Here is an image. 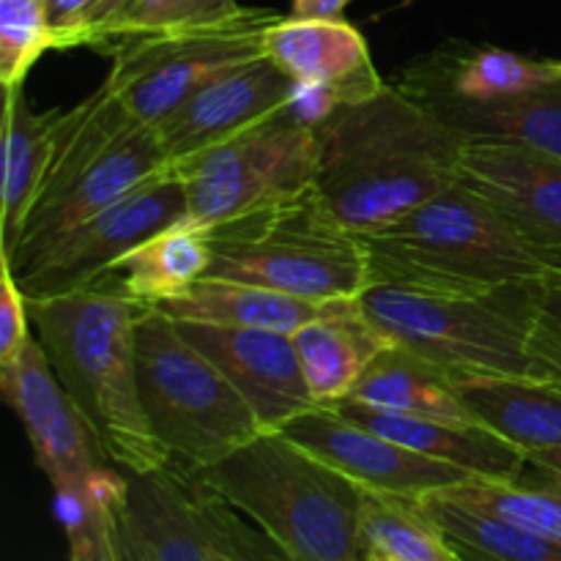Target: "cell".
<instances>
[{
	"mask_svg": "<svg viewBox=\"0 0 561 561\" xmlns=\"http://www.w3.org/2000/svg\"><path fill=\"white\" fill-rule=\"evenodd\" d=\"M316 192L332 217L367 239L460 181L466 137L387 82L318 126Z\"/></svg>",
	"mask_w": 561,
	"mask_h": 561,
	"instance_id": "1",
	"label": "cell"
},
{
	"mask_svg": "<svg viewBox=\"0 0 561 561\" xmlns=\"http://www.w3.org/2000/svg\"><path fill=\"white\" fill-rule=\"evenodd\" d=\"M36 337L110 463L126 474H151L173 463L153 436L137 378V323L151 307L113 283L27 299Z\"/></svg>",
	"mask_w": 561,
	"mask_h": 561,
	"instance_id": "2",
	"label": "cell"
},
{
	"mask_svg": "<svg viewBox=\"0 0 561 561\" xmlns=\"http://www.w3.org/2000/svg\"><path fill=\"white\" fill-rule=\"evenodd\" d=\"M192 474L233 513L247 515L285 561H367L365 488L283 431H263Z\"/></svg>",
	"mask_w": 561,
	"mask_h": 561,
	"instance_id": "3",
	"label": "cell"
},
{
	"mask_svg": "<svg viewBox=\"0 0 561 561\" xmlns=\"http://www.w3.org/2000/svg\"><path fill=\"white\" fill-rule=\"evenodd\" d=\"M540 288L542 283H524L488 294H447L376 283L359 299L389 343L453 376L561 381L559 367L531 337Z\"/></svg>",
	"mask_w": 561,
	"mask_h": 561,
	"instance_id": "4",
	"label": "cell"
},
{
	"mask_svg": "<svg viewBox=\"0 0 561 561\" xmlns=\"http://www.w3.org/2000/svg\"><path fill=\"white\" fill-rule=\"evenodd\" d=\"M362 241L370 285L488 294L551 277L546 257L463 181Z\"/></svg>",
	"mask_w": 561,
	"mask_h": 561,
	"instance_id": "5",
	"label": "cell"
},
{
	"mask_svg": "<svg viewBox=\"0 0 561 561\" xmlns=\"http://www.w3.org/2000/svg\"><path fill=\"white\" fill-rule=\"evenodd\" d=\"M162 170H168V157L157 129L131 115L102 82L64 113L36 201L14 250L0 257L14 263L31 255Z\"/></svg>",
	"mask_w": 561,
	"mask_h": 561,
	"instance_id": "6",
	"label": "cell"
},
{
	"mask_svg": "<svg viewBox=\"0 0 561 561\" xmlns=\"http://www.w3.org/2000/svg\"><path fill=\"white\" fill-rule=\"evenodd\" d=\"M208 277L263 285L310 301L362 296L373 283L365 241L343 228L316 186L208 228Z\"/></svg>",
	"mask_w": 561,
	"mask_h": 561,
	"instance_id": "7",
	"label": "cell"
},
{
	"mask_svg": "<svg viewBox=\"0 0 561 561\" xmlns=\"http://www.w3.org/2000/svg\"><path fill=\"white\" fill-rule=\"evenodd\" d=\"M137 378L148 425L181 469H208L266 431L162 310L137 323Z\"/></svg>",
	"mask_w": 561,
	"mask_h": 561,
	"instance_id": "8",
	"label": "cell"
},
{
	"mask_svg": "<svg viewBox=\"0 0 561 561\" xmlns=\"http://www.w3.org/2000/svg\"><path fill=\"white\" fill-rule=\"evenodd\" d=\"M279 16L274 9L241 5L217 22L126 36L107 49L104 85L142 124L157 126L214 77L263 58V33Z\"/></svg>",
	"mask_w": 561,
	"mask_h": 561,
	"instance_id": "9",
	"label": "cell"
},
{
	"mask_svg": "<svg viewBox=\"0 0 561 561\" xmlns=\"http://www.w3.org/2000/svg\"><path fill=\"white\" fill-rule=\"evenodd\" d=\"M318 162V131L299 124L285 104L261 124L168 170L184 181L186 219L214 228L312 190Z\"/></svg>",
	"mask_w": 561,
	"mask_h": 561,
	"instance_id": "10",
	"label": "cell"
},
{
	"mask_svg": "<svg viewBox=\"0 0 561 561\" xmlns=\"http://www.w3.org/2000/svg\"><path fill=\"white\" fill-rule=\"evenodd\" d=\"M186 217L184 181L170 170L135 186L85 222L55 236L31 255L11 263L27 299L71 294L102 283L121 257L159 230Z\"/></svg>",
	"mask_w": 561,
	"mask_h": 561,
	"instance_id": "11",
	"label": "cell"
},
{
	"mask_svg": "<svg viewBox=\"0 0 561 561\" xmlns=\"http://www.w3.org/2000/svg\"><path fill=\"white\" fill-rule=\"evenodd\" d=\"M279 431L367 491L422 499L474 480L458 466L427 458L345 420L334 405H316Z\"/></svg>",
	"mask_w": 561,
	"mask_h": 561,
	"instance_id": "12",
	"label": "cell"
},
{
	"mask_svg": "<svg viewBox=\"0 0 561 561\" xmlns=\"http://www.w3.org/2000/svg\"><path fill=\"white\" fill-rule=\"evenodd\" d=\"M0 392L25 427L33 458L49 485L88 480L110 463L82 411L60 387L36 334L16 359L0 365Z\"/></svg>",
	"mask_w": 561,
	"mask_h": 561,
	"instance_id": "13",
	"label": "cell"
},
{
	"mask_svg": "<svg viewBox=\"0 0 561 561\" xmlns=\"http://www.w3.org/2000/svg\"><path fill=\"white\" fill-rule=\"evenodd\" d=\"M460 181L485 197L561 277V159L507 142L469 140Z\"/></svg>",
	"mask_w": 561,
	"mask_h": 561,
	"instance_id": "14",
	"label": "cell"
},
{
	"mask_svg": "<svg viewBox=\"0 0 561 561\" xmlns=\"http://www.w3.org/2000/svg\"><path fill=\"white\" fill-rule=\"evenodd\" d=\"M175 327L228 378L266 431H279L318 405L290 334L192 321H175Z\"/></svg>",
	"mask_w": 561,
	"mask_h": 561,
	"instance_id": "15",
	"label": "cell"
},
{
	"mask_svg": "<svg viewBox=\"0 0 561 561\" xmlns=\"http://www.w3.org/2000/svg\"><path fill=\"white\" fill-rule=\"evenodd\" d=\"M121 513L151 561H217L233 518L222 499L175 463L151 474H129Z\"/></svg>",
	"mask_w": 561,
	"mask_h": 561,
	"instance_id": "16",
	"label": "cell"
},
{
	"mask_svg": "<svg viewBox=\"0 0 561 561\" xmlns=\"http://www.w3.org/2000/svg\"><path fill=\"white\" fill-rule=\"evenodd\" d=\"M294 85L266 55L214 77L153 126L168 164L219 146L266 121L290 102Z\"/></svg>",
	"mask_w": 561,
	"mask_h": 561,
	"instance_id": "17",
	"label": "cell"
},
{
	"mask_svg": "<svg viewBox=\"0 0 561 561\" xmlns=\"http://www.w3.org/2000/svg\"><path fill=\"white\" fill-rule=\"evenodd\" d=\"M561 77V60H537L502 47L453 42L420 55L398 71L394 85L416 102L460 99L496 102L535 91Z\"/></svg>",
	"mask_w": 561,
	"mask_h": 561,
	"instance_id": "18",
	"label": "cell"
},
{
	"mask_svg": "<svg viewBox=\"0 0 561 561\" xmlns=\"http://www.w3.org/2000/svg\"><path fill=\"white\" fill-rule=\"evenodd\" d=\"M332 405L345 420L356 422L373 433H381V436L392 438V442L403 444L414 453L427 455V458L458 466V469L469 471L471 477H480V480H524L526 469H529V460L518 447L504 442L499 433L480 425V422L458 425V422L416 420V416L376 411L348 398Z\"/></svg>",
	"mask_w": 561,
	"mask_h": 561,
	"instance_id": "19",
	"label": "cell"
},
{
	"mask_svg": "<svg viewBox=\"0 0 561 561\" xmlns=\"http://www.w3.org/2000/svg\"><path fill=\"white\" fill-rule=\"evenodd\" d=\"M290 340L318 405L348 398L376 356L392 345L367 318L359 296L323 301V310L301 323Z\"/></svg>",
	"mask_w": 561,
	"mask_h": 561,
	"instance_id": "20",
	"label": "cell"
},
{
	"mask_svg": "<svg viewBox=\"0 0 561 561\" xmlns=\"http://www.w3.org/2000/svg\"><path fill=\"white\" fill-rule=\"evenodd\" d=\"M263 55L294 82H340L381 91L387 85L373 64L367 38L348 20L279 16L263 33Z\"/></svg>",
	"mask_w": 561,
	"mask_h": 561,
	"instance_id": "21",
	"label": "cell"
},
{
	"mask_svg": "<svg viewBox=\"0 0 561 561\" xmlns=\"http://www.w3.org/2000/svg\"><path fill=\"white\" fill-rule=\"evenodd\" d=\"M480 425L529 458L561 453V381L504 376H453Z\"/></svg>",
	"mask_w": 561,
	"mask_h": 561,
	"instance_id": "22",
	"label": "cell"
},
{
	"mask_svg": "<svg viewBox=\"0 0 561 561\" xmlns=\"http://www.w3.org/2000/svg\"><path fill=\"white\" fill-rule=\"evenodd\" d=\"M420 104L466 140L507 142L561 159V77L496 102L425 99Z\"/></svg>",
	"mask_w": 561,
	"mask_h": 561,
	"instance_id": "23",
	"label": "cell"
},
{
	"mask_svg": "<svg viewBox=\"0 0 561 561\" xmlns=\"http://www.w3.org/2000/svg\"><path fill=\"white\" fill-rule=\"evenodd\" d=\"M64 107L33 110L25 85L9 88L3 104V184H0V219H3V255L16 244L22 222L42 186L44 170L58 140Z\"/></svg>",
	"mask_w": 561,
	"mask_h": 561,
	"instance_id": "24",
	"label": "cell"
},
{
	"mask_svg": "<svg viewBox=\"0 0 561 561\" xmlns=\"http://www.w3.org/2000/svg\"><path fill=\"white\" fill-rule=\"evenodd\" d=\"M211 261L208 228L184 217L137 244L104 279L137 305L157 310L186 294L197 279L208 277Z\"/></svg>",
	"mask_w": 561,
	"mask_h": 561,
	"instance_id": "25",
	"label": "cell"
},
{
	"mask_svg": "<svg viewBox=\"0 0 561 561\" xmlns=\"http://www.w3.org/2000/svg\"><path fill=\"white\" fill-rule=\"evenodd\" d=\"M348 400L387 414L416 416V420L458 422V425L477 422L455 389L453 373L394 343L376 356Z\"/></svg>",
	"mask_w": 561,
	"mask_h": 561,
	"instance_id": "26",
	"label": "cell"
},
{
	"mask_svg": "<svg viewBox=\"0 0 561 561\" xmlns=\"http://www.w3.org/2000/svg\"><path fill=\"white\" fill-rule=\"evenodd\" d=\"M157 310H162L173 321L294 334L301 323L312 321L323 310V301L299 299L283 290L239 283V279L203 277L186 294Z\"/></svg>",
	"mask_w": 561,
	"mask_h": 561,
	"instance_id": "27",
	"label": "cell"
},
{
	"mask_svg": "<svg viewBox=\"0 0 561 561\" xmlns=\"http://www.w3.org/2000/svg\"><path fill=\"white\" fill-rule=\"evenodd\" d=\"M463 561H561V542L436 491L420 499Z\"/></svg>",
	"mask_w": 561,
	"mask_h": 561,
	"instance_id": "28",
	"label": "cell"
},
{
	"mask_svg": "<svg viewBox=\"0 0 561 561\" xmlns=\"http://www.w3.org/2000/svg\"><path fill=\"white\" fill-rule=\"evenodd\" d=\"M362 537L367 557L394 561H463L420 499L367 491L362 496Z\"/></svg>",
	"mask_w": 561,
	"mask_h": 561,
	"instance_id": "29",
	"label": "cell"
},
{
	"mask_svg": "<svg viewBox=\"0 0 561 561\" xmlns=\"http://www.w3.org/2000/svg\"><path fill=\"white\" fill-rule=\"evenodd\" d=\"M442 493L477 510H485V513L510 520V524L524 526V529L548 537V540L561 542V488L551 485V482L535 480V477L513 482L474 477V480L460 482V485L447 488Z\"/></svg>",
	"mask_w": 561,
	"mask_h": 561,
	"instance_id": "30",
	"label": "cell"
},
{
	"mask_svg": "<svg viewBox=\"0 0 561 561\" xmlns=\"http://www.w3.org/2000/svg\"><path fill=\"white\" fill-rule=\"evenodd\" d=\"M58 36L49 22V0H0V82L3 91L25 85L27 71Z\"/></svg>",
	"mask_w": 561,
	"mask_h": 561,
	"instance_id": "31",
	"label": "cell"
},
{
	"mask_svg": "<svg viewBox=\"0 0 561 561\" xmlns=\"http://www.w3.org/2000/svg\"><path fill=\"white\" fill-rule=\"evenodd\" d=\"M241 9L239 0H140L131 9V14L110 33L104 47L99 53L107 55L113 44L121 38L137 36V33L168 31V27L203 25V22H217L236 14Z\"/></svg>",
	"mask_w": 561,
	"mask_h": 561,
	"instance_id": "32",
	"label": "cell"
},
{
	"mask_svg": "<svg viewBox=\"0 0 561 561\" xmlns=\"http://www.w3.org/2000/svg\"><path fill=\"white\" fill-rule=\"evenodd\" d=\"M31 327L27 296L22 294L11 263L3 257L0 261V365H9L22 354L25 343L33 337Z\"/></svg>",
	"mask_w": 561,
	"mask_h": 561,
	"instance_id": "33",
	"label": "cell"
},
{
	"mask_svg": "<svg viewBox=\"0 0 561 561\" xmlns=\"http://www.w3.org/2000/svg\"><path fill=\"white\" fill-rule=\"evenodd\" d=\"M535 348L561 370V285L542 283L535 299Z\"/></svg>",
	"mask_w": 561,
	"mask_h": 561,
	"instance_id": "34",
	"label": "cell"
},
{
	"mask_svg": "<svg viewBox=\"0 0 561 561\" xmlns=\"http://www.w3.org/2000/svg\"><path fill=\"white\" fill-rule=\"evenodd\" d=\"M102 0H49V22L58 36V49L88 47L93 16Z\"/></svg>",
	"mask_w": 561,
	"mask_h": 561,
	"instance_id": "35",
	"label": "cell"
},
{
	"mask_svg": "<svg viewBox=\"0 0 561 561\" xmlns=\"http://www.w3.org/2000/svg\"><path fill=\"white\" fill-rule=\"evenodd\" d=\"M129 491V488H126ZM126 496L115 499L104 507V531H102V561H151L142 548L140 537L121 513Z\"/></svg>",
	"mask_w": 561,
	"mask_h": 561,
	"instance_id": "36",
	"label": "cell"
},
{
	"mask_svg": "<svg viewBox=\"0 0 561 561\" xmlns=\"http://www.w3.org/2000/svg\"><path fill=\"white\" fill-rule=\"evenodd\" d=\"M140 3V0H102V5L96 9V16H93L91 33H88V47L99 49L104 47V42L110 38V33L131 14V9Z\"/></svg>",
	"mask_w": 561,
	"mask_h": 561,
	"instance_id": "37",
	"label": "cell"
},
{
	"mask_svg": "<svg viewBox=\"0 0 561 561\" xmlns=\"http://www.w3.org/2000/svg\"><path fill=\"white\" fill-rule=\"evenodd\" d=\"M345 0H290V16L299 20H345Z\"/></svg>",
	"mask_w": 561,
	"mask_h": 561,
	"instance_id": "38",
	"label": "cell"
},
{
	"mask_svg": "<svg viewBox=\"0 0 561 561\" xmlns=\"http://www.w3.org/2000/svg\"><path fill=\"white\" fill-rule=\"evenodd\" d=\"M367 561H394V559H387V557H367Z\"/></svg>",
	"mask_w": 561,
	"mask_h": 561,
	"instance_id": "39",
	"label": "cell"
},
{
	"mask_svg": "<svg viewBox=\"0 0 561 561\" xmlns=\"http://www.w3.org/2000/svg\"><path fill=\"white\" fill-rule=\"evenodd\" d=\"M548 285H561V277L559 279H551V283H548Z\"/></svg>",
	"mask_w": 561,
	"mask_h": 561,
	"instance_id": "40",
	"label": "cell"
}]
</instances>
